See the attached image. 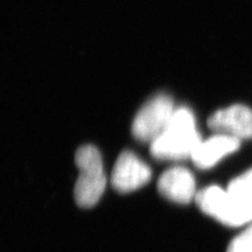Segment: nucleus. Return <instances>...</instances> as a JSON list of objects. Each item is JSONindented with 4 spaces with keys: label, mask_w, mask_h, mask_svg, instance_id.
<instances>
[{
    "label": "nucleus",
    "mask_w": 252,
    "mask_h": 252,
    "mask_svg": "<svg viewBox=\"0 0 252 252\" xmlns=\"http://www.w3.org/2000/svg\"><path fill=\"white\" fill-rule=\"evenodd\" d=\"M208 126L216 133H223L239 140L252 139V110L243 104L217 110L208 119Z\"/></svg>",
    "instance_id": "6"
},
{
    "label": "nucleus",
    "mask_w": 252,
    "mask_h": 252,
    "mask_svg": "<svg viewBox=\"0 0 252 252\" xmlns=\"http://www.w3.org/2000/svg\"><path fill=\"white\" fill-rule=\"evenodd\" d=\"M201 140L193 112L182 106L174 110L162 133L151 143V153L159 160H182L191 157Z\"/></svg>",
    "instance_id": "1"
},
{
    "label": "nucleus",
    "mask_w": 252,
    "mask_h": 252,
    "mask_svg": "<svg viewBox=\"0 0 252 252\" xmlns=\"http://www.w3.org/2000/svg\"><path fill=\"white\" fill-rule=\"evenodd\" d=\"M198 208L206 215L229 226L252 223V203L243 202L220 186H209L195 196Z\"/></svg>",
    "instance_id": "3"
},
{
    "label": "nucleus",
    "mask_w": 252,
    "mask_h": 252,
    "mask_svg": "<svg viewBox=\"0 0 252 252\" xmlns=\"http://www.w3.org/2000/svg\"><path fill=\"white\" fill-rule=\"evenodd\" d=\"M174 104L167 94H157L139 110L132 124L135 139L152 143L165 130L174 112Z\"/></svg>",
    "instance_id": "4"
},
{
    "label": "nucleus",
    "mask_w": 252,
    "mask_h": 252,
    "mask_svg": "<svg viewBox=\"0 0 252 252\" xmlns=\"http://www.w3.org/2000/svg\"><path fill=\"white\" fill-rule=\"evenodd\" d=\"M241 141L231 135L216 133L206 140H201L190 158L198 168H212L223 158L236 152L241 146Z\"/></svg>",
    "instance_id": "8"
},
{
    "label": "nucleus",
    "mask_w": 252,
    "mask_h": 252,
    "mask_svg": "<svg viewBox=\"0 0 252 252\" xmlns=\"http://www.w3.org/2000/svg\"><path fill=\"white\" fill-rule=\"evenodd\" d=\"M158 190L167 200L175 203L187 204L196 196L194 175L185 167H172L160 176Z\"/></svg>",
    "instance_id": "7"
},
{
    "label": "nucleus",
    "mask_w": 252,
    "mask_h": 252,
    "mask_svg": "<svg viewBox=\"0 0 252 252\" xmlns=\"http://www.w3.org/2000/svg\"><path fill=\"white\" fill-rule=\"evenodd\" d=\"M75 162L78 167V179L75 185V200L82 208L96 206L106 186L102 157L93 145L77 150Z\"/></svg>",
    "instance_id": "2"
},
{
    "label": "nucleus",
    "mask_w": 252,
    "mask_h": 252,
    "mask_svg": "<svg viewBox=\"0 0 252 252\" xmlns=\"http://www.w3.org/2000/svg\"><path fill=\"white\" fill-rule=\"evenodd\" d=\"M226 252H252V223L230 242Z\"/></svg>",
    "instance_id": "10"
},
{
    "label": "nucleus",
    "mask_w": 252,
    "mask_h": 252,
    "mask_svg": "<svg viewBox=\"0 0 252 252\" xmlns=\"http://www.w3.org/2000/svg\"><path fill=\"white\" fill-rule=\"evenodd\" d=\"M226 190L238 200L252 203V168L232 179L229 182Z\"/></svg>",
    "instance_id": "9"
},
{
    "label": "nucleus",
    "mask_w": 252,
    "mask_h": 252,
    "mask_svg": "<svg viewBox=\"0 0 252 252\" xmlns=\"http://www.w3.org/2000/svg\"><path fill=\"white\" fill-rule=\"evenodd\" d=\"M151 168L133 152L124 151L119 154L111 182L119 193H130L145 186L151 180Z\"/></svg>",
    "instance_id": "5"
}]
</instances>
